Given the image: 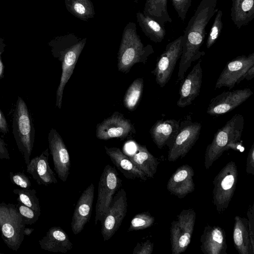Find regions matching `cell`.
<instances>
[{"mask_svg":"<svg viewBox=\"0 0 254 254\" xmlns=\"http://www.w3.org/2000/svg\"><path fill=\"white\" fill-rule=\"evenodd\" d=\"M0 253H1L0 252Z\"/></svg>","mask_w":254,"mask_h":254,"instance_id":"obj_47","label":"cell"},{"mask_svg":"<svg viewBox=\"0 0 254 254\" xmlns=\"http://www.w3.org/2000/svg\"><path fill=\"white\" fill-rule=\"evenodd\" d=\"M10 155L7 148V144L0 136V162L4 159L9 160Z\"/></svg>","mask_w":254,"mask_h":254,"instance_id":"obj_41","label":"cell"},{"mask_svg":"<svg viewBox=\"0 0 254 254\" xmlns=\"http://www.w3.org/2000/svg\"><path fill=\"white\" fill-rule=\"evenodd\" d=\"M16 206L18 211L26 225L34 224L38 220L41 215L40 213L33 210L20 202H18Z\"/></svg>","mask_w":254,"mask_h":254,"instance_id":"obj_35","label":"cell"},{"mask_svg":"<svg viewBox=\"0 0 254 254\" xmlns=\"http://www.w3.org/2000/svg\"><path fill=\"white\" fill-rule=\"evenodd\" d=\"M247 215L251 246L254 251V202L249 206Z\"/></svg>","mask_w":254,"mask_h":254,"instance_id":"obj_38","label":"cell"},{"mask_svg":"<svg viewBox=\"0 0 254 254\" xmlns=\"http://www.w3.org/2000/svg\"><path fill=\"white\" fill-rule=\"evenodd\" d=\"M154 52L152 46H144L137 32L136 24L129 22L125 27L118 53V68L127 73L135 64H145Z\"/></svg>","mask_w":254,"mask_h":254,"instance_id":"obj_4","label":"cell"},{"mask_svg":"<svg viewBox=\"0 0 254 254\" xmlns=\"http://www.w3.org/2000/svg\"><path fill=\"white\" fill-rule=\"evenodd\" d=\"M234 247L240 254H254L250 238L248 219L236 216L233 227Z\"/></svg>","mask_w":254,"mask_h":254,"instance_id":"obj_26","label":"cell"},{"mask_svg":"<svg viewBox=\"0 0 254 254\" xmlns=\"http://www.w3.org/2000/svg\"><path fill=\"white\" fill-rule=\"evenodd\" d=\"M230 16L238 29L248 25L254 18V0H232Z\"/></svg>","mask_w":254,"mask_h":254,"instance_id":"obj_27","label":"cell"},{"mask_svg":"<svg viewBox=\"0 0 254 254\" xmlns=\"http://www.w3.org/2000/svg\"><path fill=\"white\" fill-rule=\"evenodd\" d=\"M106 154L112 163L128 179L136 178L146 181L147 179L145 174L137 168L130 160L128 156L117 147H108L105 146Z\"/></svg>","mask_w":254,"mask_h":254,"instance_id":"obj_24","label":"cell"},{"mask_svg":"<svg viewBox=\"0 0 254 254\" xmlns=\"http://www.w3.org/2000/svg\"><path fill=\"white\" fill-rule=\"evenodd\" d=\"M11 183L22 189H30L31 186L29 178L23 172H9Z\"/></svg>","mask_w":254,"mask_h":254,"instance_id":"obj_37","label":"cell"},{"mask_svg":"<svg viewBox=\"0 0 254 254\" xmlns=\"http://www.w3.org/2000/svg\"><path fill=\"white\" fill-rule=\"evenodd\" d=\"M86 40V38H81L73 33H68L56 36L48 43L53 57L62 63V75L56 92V106L59 109L62 107L64 89L73 73Z\"/></svg>","mask_w":254,"mask_h":254,"instance_id":"obj_2","label":"cell"},{"mask_svg":"<svg viewBox=\"0 0 254 254\" xmlns=\"http://www.w3.org/2000/svg\"><path fill=\"white\" fill-rule=\"evenodd\" d=\"M196 213L190 208L183 209L171 223L170 242L172 254H180L187 249L190 243L194 230Z\"/></svg>","mask_w":254,"mask_h":254,"instance_id":"obj_9","label":"cell"},{"mask_svg":"<svg viewBox=\"0 0 254 254\" xmlns=\"http://www.w3.org/2000/svg\"><path fill=\"white\" fill-rule=\"evenodd\" d=\"M155 222V218L148 212L135 215L131 219L128 231L143 230L151 227Z\"/></svg>","mask_w":254,"mask_h":254,"instance_id":"obj_33","label":"cell"},{"mask_svg":"<svg viewBox=\"0 0 254 254\" xmlns=\"http://www.w3.org/2000/svg\"><path fill=\"white\" fill-rule=\"evenodd\" d=\"M134 132V126L130 120L126 119L122 113L116 112L102 123L97 124L96 135L101 140L113 138L123 140L130 133Z\"/></svg>","mask_w":254,"mask_h":254,"instance_id":"obj_15","label":"cell"},{"mask_svg":"<svg viewBox=\"0 0 254 254\" xmlns=\"http://www.w3.org/2000/svg\"><path fill=\"white\" fill-rule=\"evenodd\" d=\"M49 149L32 159L27 164L26 172L29 174L39 185L47 186L58 183L54 172L49 163Z\"/></svg>","mask_w":254,"mask_h":254,"instance_id":"obj_20","label":"cell"},{"mask_svg":"<svg viewBox=\"0 0 254 254\" xmlns=\"http://www.w3.org/2000/svg\"><path fill=\"white\" fill-rule=\"evenodd\" d=\"M5 47L6 44L5 43L4 39L0 38V79L2 78L4 76V65L2 61L1 56L4 51Z\"/></svg>","mask_w":254,"mask_h":254,"instance_id":"obj_42","label":"cell"},{"mask_svg":"<svg viewBox=\"0 0 254 254\" xmlns=\"http://www.w3.org/2000/svg\"><path fill=\"white\" fill-rule=\"evenodd\" d=\"M33 231V228H25L23 232L24 235V236H30Z\"/></svg>","mask_w":254,"mask_h":254,"instance_id":"obj_45","label":"cell"},{"mask_svg":"<svg viewBox=\"0 0 254 254\" xmlns=\"http://www.w3.org/2000/svg\"><path fill=\"white\" fill-rule=\"evenodd\" d=\"M180 127L179 122L174 119L160 120L151 127L150 133L154 143L159 149L172 144Z\"/></svg>","mask_w":254,"mask_h":254,"instance_id":"obj_22","label":"cell"},{"mask_svg":"<svg viewBox=\"0 0 254 254\" xmlns=\"http://www.w3.org/2000/svg\"><path fill=\"white\" fill-rule=\"evenodd\" d=\"M201 127L200 123L192 122L190 116L181 121L178 132L169 148V161L175 162L188 154L198 140Z\"/></svg>","mask_w":254,"mask_h":254,"instance_id":"obj_10","label":"cell"},{"mask_svg":"<svg viewBox=\"0 0 254 254\" xmlns=\"http://www.w3.org/2000/svg\"><path fill=\"white\" fill-rule=\"evenodd\" d=\"M48 139L55 171L59 178L65 182L69 174L70 168V156L67 148L61 136L55 128L51 129Z\"/></svg>","mask_w":254,"mask_h":254,"instance_id":"obj_16","label":"cell"},{"mask_svg":"<svg viewBox=\"0 0 254 254\" xmlns=\"http://www.w3.org/2000/svg\"><path fill=\"white\" fill-rule=\"evenodd\" d=\"M0 132L6 134L9 132L8 123L4 115L0 109Z\"/></svg>","mask_w":254,"mask_h":254,"instance_id":"obj_43","label":"cell"},{"mask_svg":"<svg viewBox=\"0 0 254 254\" xmlns=\"http://www.w3.org/2000/svg\"><path fill=\"white\" fill-rule=\"evenodd\" d=\"M127 197L122 188L115 194L112 202L101 220V234L104 241L110 240L122 224L127 212Z\"/></svg>","mask_w":254,"mask_h":254,"instance_id":"obj_12","label":"cell"},{"mask_svg":"<svg viewBox=\"0 0 254 254\" xmlns=\"http://www.w3.org/2000/svg\"><path fill=\"white\" fill-rule=\"evenodd\" d=\"M12 133L17 148L27 165L30 161L35 136V129L28 107L18 96L12 113Z\"/></svg>","mask_w":254,"mask_h":254,"instance_id":"obj_5","label":"cell"},{"mask_svg":"<svg viewBox=\"0 0 254 254\" xmlns=\"http://www.w3.org/2000/svg\"><path fill=\"white\" fill-rule=\"evenodd\" d=\"M94 197V186L91 183L82 193L76 204L71 222L73 233L77 235L90 220Z\"/></svg>","mask_w":254,"mask_h":254,"instance_id":"obj_17","label":"cell"},{"mask_svg":"<svg viewBox=\"0 0 254 254\" xmlns=\"http://www.w3.org/2000/svg\"><path fill=\"white\" fill-rule=\"evenodd\" d=\"M254 65V53L248 56H239L229 61L218 77L215 88L227 87L232 89L244 79V75Z\"/></svg>","mask_w":254,"mask_h":254,"instance_id":"obj_13","label":"cell"},{"mask_svg":"<svg viewBox=\"0 0 254 254\" xmlns=\"http://www.w3.org/2000/svg\"><path fill=\"white\" fill-rule=\"evenodd\" d=\"M122 180L114 167L107 165L100 176L95 205V224L101 221L108 210L115 193L120 189Z\"/></svg>","mask_w":254,"mask_h":254,"instance_id":"obj_8","label":"cell"},{"mask_svg":"<svg viewBox=\"0 0 254 254\" xmlns=\"http://www.w3.org/2000/svg\"><path fill=\"white\" fill-rule=\"evenodd\" d=\"M246 172L254 175V143L249 151L246 162Z\"/></svg>","mask_w":254,"mask_h":254,"instance_id":"obj_40","label":"cell"},{"mask_svg":"<svg viewBox=\"0 0 254 254\" xmlns=\"http://www.w3.org/2000/svg\"><path fill=\"white\" fill-rule=\"evenodd\" d=\"M182 39L181 35L166 45L151 71L157 84L161 87H164L171 79L177 62L181 57Z\"/></svg>","mask_w":254,"mask_h":254,"instance_id":"obj_11","label":"cell"},{"mask_svg":"<svg viewBox=\"0 0 254 254\" xmlns=\"http://www.w3.org/2000/svg\"><path fill=\"white\" fill-rule=\"evenodd\" d=\"M244 127V117L241 114H236L218 129L205 150L204 167L206 170L211 167L225 151L238 149L237 147L240 145Z\"/></svg>","mask_w":254,"mask_h":254,"instance_id":"obj_3","label":"cell"},{"mask_svg":"<svg viewBox=\"0 0 254 254\" xmlns=\"http://www.w3.org/2000/svg\"><path fill=\"white\" fill-rule=\"evenodd\" d=\"M200 63L199 61L193 66L181 86L177 102L179 107L185 108L190 105L199 95L203 75Z\"/></svg>","mask_w":254,"mask_h":254,"instance_id":"obj_18","label":"cell"},{"mask_svg":"<svg viewBox=\"0 0 254 254\" xmlns=\"http://www.w3.org/2000/svg\"><path fill=\"white\" fill-rule=\"evenodd\" d=\"M135 144V151L129 154L128 157L147 178H154L159 164L157 159L149 152L145 145Z\"/></svg>","mask_w":254,"mask_h":254,"instance_id":"obj_25","label":"cell"},{"mask_svg":"<svg viewBox=\"0 0 254 254\" xmlns=\"http://www.w3.org/2000/svg\"><path fill=\"white\" fill-rule=\"evenodd\" d=\"M200 241V249L204 254H227L226 234L219 226H206Z\"/></svg>","mask_w":254,"mask_h":254,"instance_id":"obj_21","label":"cell"},{"mask_svg":"<svg viewBox=\"0 0 254 254\" xmlns=\"http://www.w3.org/2000/svg\"><path fill=\"white\" fill-rule=\"evenodd\" d=\"M64 3L68 11L81 20L87 21L95 14L91 0H64Z\"/></svg>","mask_w":254,"mask_h":254,"instance_id":"obj_30","label":"cell"},{"mask_svg":"<svg viewBox=\"0 0 254 254\" xmlns=\"http://www.w3.org/2000/svg\"><path fill=\"white\" fill-rule=\"evenodd\" d=\"M238 179L237 167L232 161L228 162L214 178L213 202L219 213L228 208L234 194Z\"/></svg>","mask_w":254,"mask_h":254,"instance_id":"obj_7","label":"cell"},{"mask_svg":"<svg viewBox=\"0 0 254 254\" xmlns=\"http://www.w3.org/2000/svg\"><path fill=\"white\" fill-rule=\"evenodd\" d=\"M194 172L188 164L178 167L169 178L167 189L169 192L179 198H183L195 190L193 177Z\"/></svg>","mask_w":254,"mask_h":254,"instance_id":"obj_19","label":"cell"},{"mask_svg":"<svg viewBox=\"0 0 254 254\" xmlns=\"http://www.w3.org/2000/svg\"><path fill=\"white\" fill-rule=\"evenodd\" d=\"M25 225L16 205L0 202V233L10 250L17 252L20 248L24 238Z\"/></svg>","mask_w":254,"mask_h":254,"instance_id":"obj_6","label":"cell"},{"mask_svg":"<svg viewBox=\"0 0 254 254\" xmlns=\"http://www.w3.org/2000/svg\"><path fill=\"white\" fill-rule=\"evenodd\" d=\"M143 89V79L134 80L127 89L124 98V106L130 111H133L141 99Z\"/></svg>","mask_w":254,"mask_h":254,"instance_id":"obj_31","label":"cell"},{"mask_svg":"<svg viewBox=\"0 0 254 254\" xmlns=\"http://www.w3.org/2000/svg\"><path fill=\"white\" fill-rule=\"evenodd\" d=\"M132 1H133L134 2H135V3H137L138 1V0H131Z\"/></svg>","mask_w":254,"mask_h":254,"instance_id":"obj_46","label":"cell"},{"mask_svg":"<svg viewBox=\"0 0 254 254\" xmlns=\"http://www.w3.org/2000/svg\"><path fill=\"white\" fill-rule=\"evenodd\" d=\"M154 244L150 240L138 243L132 252L133 254H151L153 251Z\"/></svg>","mask_w":254,"mask_h":254,"instance_id":"obj_39","label":"cell"},{"mask_svg":"<svg viewBox=\"0 0 254 254\" xmlns=\"http://www.w3.org/2000/svg\"><path fill=\"white\" fill-rule=\"evenodd\" d=\"M253 94L250 88L225 91L212 98L206 113L211 116H220L234 110Z\"/></svg>","mask_w":254,"mask_h":254,"instance_id":"obj_14","label":"cell"},{"mask_svg":"<svg viewBox=\"0 0 254 254\" xmlns=\"http://www.w3.org/2000/svg\"><path fill=\"white\" fill-rule=\"evenodd\" d=\"M254 77V65L251 67L244 75V78L250 80Z\"/></svg>","mask_w":254,"mask_h":254,"instance_id":"obj_44","label":"cell"},{"mask_svg":"<svg viewBox=\"0 0 254 254\" xmlns=\"http://www.w3.org/2000/svg\"><path fill=\"white\" fill-rule=\"evenodd\" d=\"M216 12L206 41V48L207 49H209L215 44L223 29V24L222 20L223 12L221 10H218Z\"/></svg>","mask_w":254,"mask_h":254,"instance_id":"obj_34","label":"cell"},{"mask_svg":"<svg viewBox=\"0 0 254 254\" xmlns=\"http://www.w3.org/2000/svg\"><path fill=\"white\" fill-rule=\"evenodd\" d=\"M178 17L185 21L187 13L191 6L192 0H171Z\"/></svg>","mask_w":254,"mask_h":254,"instance_id":"obj_36","label":"cell"},{"mask_svg":"<svg viewBox=\"0 0 254 254\" xmlns=\"http://www.w3.org/2000/svg\"><path fill=\"white\" fill-rule=\"evenodd\" d=\"M168 0H145L143 13L156 20L164 26L172 21L167 9Z\"/></svg>","mask_w":254,"mask_h":254,"instance_id":"obj_29","label":"cell"},{"mask_svg":"<svg viewBox=\"0 0 254 254\" xmlns=\"http://www.w3.org/2000/svg\"><path fill=\"white\" fill-rule=\"evenodd\" d=\"M13 192L18 196V202L41 213L39 200L37 196L36 190L30 189H14Z\"/></svg>","mask_w":254,"mask_h":254,"instance_id":"obj_32","label":"cell"},{"mask_svg":"<svg viewBox=\"0 0 254 254\" xmlns=\"http://www.w3.org/2000/svg\"><path fill=\"white\" fill-rule=\"evenodd\" d=\"M39 244L42 249L53 253H66L73 247L67 234L59 226L50 228Z\"/></svg>","mask_w":254,"mask_h":254,"instance_id":"obj_23","label":"cell"},{"mask_svg":"<svg viewBox=\"0 0 254 254\" xmlns=\"http://www.w3.org/2000/svg\"><path fill=\"white\" fill-rule=\"evenodd\" d=\"M217 0H201L186 27L182 39V51L178 72L179 81L184 79L185 74L192 62L205 53L200 51L204 42L205 29L211 18L218 10Z\"/></svg>","mask_w":254,"mask_h":254,"instance_id":"obj_1","label":"cell"},{"mask_svg":"<svg viewBox=\"0 0 254 254\" xmlns=\"http://www.w3.org/2000/svg\"><path fill=\"white\" fill-rule=\"evenodd\" d=\"M136 17L142 32L151 41L160 43L164 40L166 35L164 26L140 11L136 13Z\"/></svg>","mask_w":254,"mask_h":254,"instance_id":"obj_28","label":"cell"}]
</instances>
